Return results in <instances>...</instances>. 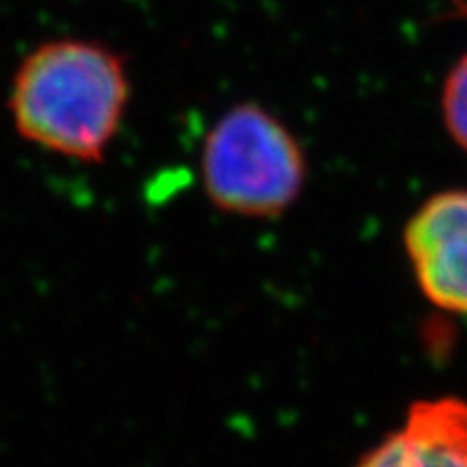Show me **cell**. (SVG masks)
<instances>
[{"mask_svg": "<svg viewBox=\"0 0 467 467\" xmlns=\"http://www.w3.org/2000/svg\"><path fill=\"white\" fill-rule=\"evenodd\" d=\"M130 98L124 55L98 39L61 37L22 58L7 110L22 141L78 165H100L124 128Z\"/></svg>", "mask_w": 467, "mask_h": 467, "instance_id": "obj_1", "label": "cell"}, {"mask_svg": "<svg viewBox=\"0 0 467 467\" xmlns=\"http://www.w3.org/2000/svg\"><path fill=\"white\" fill-rule=\"evenodd\" d=\"M208 200L238 217H277L306 182V159L284 124L258 104H236L210 128L202 148Z\"/></svg>", "mask_w": 467, "mask_h": 467, "instance_id": "obj_2", "label": "cell"}, {"mask_svg": "<svg viewBox=\"0 0 467 467\" xmlns=\"http://www.w3.org/2000/svg\"><path fill=\"white\" fill-rule=\"evenodd\" d=\"M405 247L426 299L467 314V191L422 203L405 230Z\"/></svg>", "mask_w": 467, "mask_h": 467, "instance_id": "obj_3", "label": "cell"}, {"mask_svg": "<svg viewBox=\"0 0 467 467\" xmlns=\"http://www.w3.org/2000/svg\"><path fill=\"white\" fill-rule=\"evenodd\" d=\"M355 467H467V402L420 400Z\"/></svg>", "mask_w": 467, "mask_h": 467, "instance_id": "obj_4", "label": "cell"}, {"mask_svg": "<svg viewBox=\"0 0 467 467\" xmlns=\"http://www.w3.org/2000/svg\"><path fill=\"white\" fill-rule=\"evenodd\" d=\"M441 109L452 139L467 151V55L448 76L441 96Z\"/></svg>", "mask_w": 467, "mask_h": 467, "instance_id": "obj_5", "label": "cell"}]
</instances>
